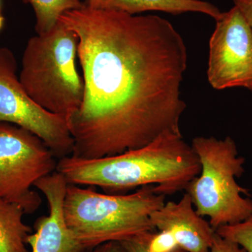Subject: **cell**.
I'll return each mask as SVG.
<instances>
[{
    "label": "cell",
    "mask_w": 252,
    "mask_h": 252,
    "mask_svg": "<svg viewBox=\"0 0 252 252\" xmlns=\"http://www.w3.org/2000/svg\"><path fill=\"white\" fill-rule=\"evenodd\" d=\"M59 21L79 38L84 83L82 103L67 123L72 157H112L166 132L182 134L187 104L181 86L188 56L170 21L84 2Z\"/></svg>",
    "instance_id": "cell-1"
},
{
    "label": "cell",
    "mask_w": 252,
    "mask_h": 252,
    "mask_svg": "<svg viewBox=\"0 0 252 252\" xmlns=\"http://www.w3.org/2000/svg\"><path fill=\"white\" fill-rule=\"evenodd\" d=\"M56 171L68 184L99 187L107 193L154 185L158 193L167 195L185 190L200 174V164L182 134L166 132L144 147L112 157L62 158Z\"/></svg>",
    "instance_id": "cell-2"
},
{
    "label": "cell",
    "mask_w": 252,
    "mask_h": 252,
    "mask_svg": "<svg viewBox=\"0 0 252 252\" xmlns=\"http://www.w3.org/2000/svg\"><path fill=\"white\" fill-rule=\"evenodd\" d=\"M165 199L154 185L128 194H109L68 184L63 205L64 220L76 240L91 250L155 230L151 215L165 204Z\"/></svg>",
    "instance_id": "cell-3"
},
{
    "label": "cell",
    "mask_w": 252,
    "mask_h": 252,
    "mask_svg": "<svg viewBox=\"0 0 252 252\" xmlns=\"http://www.w3.org/2000/svg\"><path fill=\"white\" fill-rule=\"evenodd\" d=\"M78 44L77 34L59 21L28 41L18 75L36 104L67 123L84 98V79L76 64Z\"/></svg>",
    "instance_id": "cell-4"
},
{
    "label": "cell",
    "mask_w": 252,
    "mask_h": 252,
    "mask_svg": "<svg viewBox=\"0 0 252 252\" xmlns=\"http://www.w3.org/2000/svg\"><path fill=\"white\" fill-rule=\"evenodd\" d=\"M192 148L200 164V174L185 190L195 211L210 219L215 230L243 221L252 213L250 191L237 182L245 172V159L240 157L231 137H196Z\"/></svg>",
    "instance_id": "cell-5"
},
{
    "label": "cell",
    "mask_w": 252,
    "mask_h": 252,
    "mask_svg": "<svg viewBox=\"0 0 252 252\" xmlns=\"http://www.w3.org/2000/svg\"><path fill=\"white\" fill-rule=\"evenodd\" d=\"M56 159L37 136L0 122V198L18 204L26 214L34 213L42 200L32 187L56 171Z\"/></svg>",
    "instance_id": "cell-6"
},
{
    "label": "cell",
    "mask_w": 252,
    "mask_h": 252,
    "mask_svg": "<svg viewBox=\"0 0 252 252\" xmlns=\"http://www.w3.org/2000/svg\"><path fill=\"white\" fill-rule=\"evenodd\" d=\"M17 69L14 53L0 46V122L19 126L37 136L58 160L72 155L74 140L67 121L41 108L29 97Z\"/></svg>",
    "instance_id": "cell-7"
},
{
    "label": "cell",
    "mask_w": 252,
    "mask_h": 252,
    "mask_svg": "<svg viewBox=\"0 0 252 252\" xmlns=\"http://www.w3.org/2000/svg\"><path fill=\"white\" fill-rule=\"evenodd\" d=\"M207 79L213 89L252 86V32L237 6L222 12L210 40Z\"/></svg>",
    "instance_id": "cell-8"
},
{
    "label": "cell",
    "mask_w": 252,
    "mask_h": 252,
    "mask_svg": "<svg viewBox=\"0 0 252 252\" xmlns=\"http://www.w3.org/2000/svg\"><path fill=\"white\" fill-rule=\"evenodd\" d=\"M67 182L62 174L55 171L38 180L34 185L45 196L49 215L38 218L34 233L27 239L31 252H85L66 224L64 217V199Z\"/></svg>",
    "instance_id": "cell-9"
},
{
    "label": "cell",
    "mask_w": 252,
    "mask_h": 252,
    "mask_svg": "<svg viewBox=\"0 0 252 252\" xmlns=\"http://www.w3.org/2000/svg\"><path fill=\"white\" fill-rule=\"evenodd\" d=\"M157 230L171 233L179 247L189 252H210L216 231L200 216L187 192L178 202L165 203L151 215Z\"/></svg>",
    "instance_id": "cell-10"
},
{
    "label": "cell",
    "mask_w": 252,
    "mask_h": 252,
    "mask_svg": "<svg viewBox=\"0 0 252 252\" xmlns=\"http://www.w3.org/2000/svg\"><path fill=\"white\" fill-rule=\"evenodd\" d=\"M84 3L95 9L117 10L131 15L153 11L175 15L197 12L217 21L222 14L216 6L202 0H86Z\"/></svg>",
    "instance_id": "cell-11"
},
{
    "label": "cell",
    "mask_w": 252,
    "mask_h": 252,
    "mask_svg": "<svg viewBox=\"0 0 252 252\" xmlns=\"http://www.w3.org/2000/svg\"><path fill=\"white\" fill-rule=\"evenodd\" d=\"M24 210L0 198V252H30L27 239L32 229L23 222Z\"/></svg>",
    "instance_id": "cell-12"
},
{
    "label": "cell",
    "mask_w": 252,
    "mask_h": 252,
    "mask_svg": "<svg viewBox=\"0 0 252 252\" xmlns=\"http://www.w3.org/2000/svg\"><path fill=\"white\" fill-rule=\"evenodd\" d=\"M31 5L36 16L35 31L44 34L59 23L60 17L66 11L79 9L81 0H23Z\"/></svg>",
    "instance_id": "cell-13"
},
{
    "label": "cell",
    "mask_w": 252,
    "mask_h": 252,
    "mask_svg": "<svg viewBox=\"0 0 252 252\" xmlns=\"http://www.w3.org/2000/svg\"><path fill=\"white\" fill-rule=\"evenodd\" d=\"M217 234L238 244L247 252H252V213L243 221L220 226Z\"/></svg>",
    "instance_id": "cell-14"
},
{
    "label": "cell",
    "mask_w": 252,
    "mask_h": 252,
    "mask_svg": "<svg viewBox=\"0 0 252 252\" xmlns=\"http://www.w3.org/2000/svg\"><path fill=\"white\" fill-rule=\"evenodd\" d=\"M210 252H247V251L238 244L220 236L216 232Z\"/></svg>",
    "instance_id": "cell-15"
},
{
    "label": "cell",
    "mask_w": 252,
    "mask_h": 252,
    "mask_svg": "<svg viewBox=\"0 0 252 252\" xmlns=\"http://www.w3.org/2000/svg\"><path fill=\"white\" fill-rule=\"evenodd\" d=\"M142 234V233H141ZM141 234L135 235L128 240L122 242V245L125 249L126 252H148L146 250L143 241L141 238ZM172 252H189L183 250V249L179 248L176 249Z\"/></svg>",
    "instance_id": "cell-16"
},
{
    "label": "cell",
    "mask_w": 252,
    "mask_h": 252,
    "mask_svg": "<svg viewBox=\"0 0 252 252\" xmlns=\"http://www.w3.org/2000/svg\"><path fill=\"white\" fill-rule=\"evenodd\" d=\"M233 2L243 14L252 32V0H233ZM249 91L252 93V86Z\"/></svg>",
    "instance_id": "cell-17"
},
{
    "label": "cell",
    "mask_w": 252,
    "mask_h": 252,
    "mask_svg": "<svg viewBox=\"0 0 252 252\" xmlns=\"http://www.w3.org/2000/svg\"><path fill=\"white\" fill-rule=\"evenodd\" d=\"M85 252H126L122 244L119 242H109L102 244Z\"/></svg>",
    "instance_id": "cell-18"
},
{
    "label": "cell",
    "mask_w": 252,
    "mask_h": 252,
    "mask_svg": "<svg viewBox=\"0 0 252 252\" xmlns=\"http://www.w3.org/2000/svg\"><path fill=\"white\" fill-rule=\"evenodd\" d=\"M4 24V18L1 14V10H0V31L2 29Z\"/></svg>",
    "instance_id": "cell-19"
},
{
    "label": "cell",
    "mask_w": 252,
    "mask_h": 252,
    "mask_svg": "<svg viewBox=\"0 0 252 252\" xmlns=\"http://www.w3.org/2000/svg\"><path fill=\"white\" fill-rule=\"evenodd\" d=\"M1 0H0V10H1Z\"/></svg>",
    "instance_id": "cell-20"
}]
</instances>
